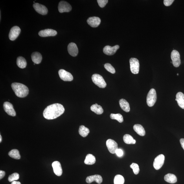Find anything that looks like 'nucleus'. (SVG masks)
<instances>
[{"label": "nucleus", "instance_id": "e433bc0d", "mask_svg": "<svg viewBox=\"0 0 184 184\" xmlns=\"http://www.w3.org/2000/svg\"><path fill=\"white\" fill-rule=\"evenodd\" d=\"M174 0H164V4L166 6H169L172 5Z\"/></svg>", "mask_w": 184, "mask_h": 184}, {"label": "nucleus", "instance_id": "5701e85b", "mask_svg": "<svg viewBox=\"0 0 184 184\" xmlns=\"http://www.w3.org/2000/svg\"><path fill=\"white\" fill-rule=\"evenodd\" d=\"M134 130L138 134L141 136H144L145 135L146 132L143 127L141 125L136 124L133 126Z\"/></svg>", "mask_w": 184, "mask_h": 184}, {"label": "nucleus", "instance_id": "f3484780", "mask_svg": "<svg viewBox=\"0 0 184 184\" xmlns=\"http://www.w3.org/2000/svg\"><path fill=\"white\" fill-rule=\"evenodd\" d=\"M101 19L99 17H90L87 19V22L93 27H97L101 23Z\"/></svg>", "mask_w": 184, "mask_h": 184}, {"label": "nucleus", "instance_id": "a878e982", "mask_svg": "<svg viewBox=\"0 0 184 184\" xmlns=\"http://www.w3.org/2000/svg\"><path fill=\"white\" fill-rule=\"evenodd\" d=\"M96 158L93 155L88 154L85 160L84 163L87 165H91L95 164L96 162Z\"/></svg>", "mask_w": 184, "mask_h": 184}, {"label": "nucleus", "instance_id": "a19ab883", "mask_svg": "<svg viewBox=\"0 0 184 184\" xmlns=\"http://www.w3.org/2000/svg\"><path fill=\"white\" fill-rule=\"evenodd\" d=\"M11 184H21V183L19 181H13Z\"/></svg>", "mask_w": 184, "mask_h": 184}, {"label": "nucleus", "instance_id": "f8f14e48", "mask_svg": "<svg viewBox=\"0 0 184 184\" xmlns=\"http://www.w3.org/2000/svg\"><path fill=\"white\" fill-rule=\"evenodd\" d=\"M3 107L4 110L8 115L13 117L16 116V112L14 109V106L11 103L8 102L4 103Z\"/></svg>", "mask_w": 184, "mask_h": 184}, {"label": "nucleus", "instance_id": "37998d69", "mask_svg": "<svg viewBox=\"0 0 184 184\" xmlns=\"http://www.w3.org/2000/svg\"><path fill=\"white\" fill-rule=\"evenodd\" d=\"M177 75H179L178 73L177 74Z\"/></svg>", "mask_w": 184, "mask_h": 184}, {"label": "nucleus", "instance_id": "cd10ccee", "mask_svg": "<svg viewBox=\"0 0 184 184\" xmlns=\"http://www.w3.org/2000/svg\"><path fill=\"white\" fill-rule=\"evenodd\" d=\"M79 134L83 137H86L89 134L90 131L89 129L86 127L84 126H80L78 131Z\"/></svg>", "mask_w": 184, "mask_h": 184}, {"label": "nucleus", "instance_id": "72a5a7b5", "mask_svg": "<svg viewBox=\"0 0 184 184\" xmlns=\"http://www.w3.org/2000/svg\"><path fill=\"white\" fill-rule=\"evenodd\" d=\"M104 67L110 73L112 74H114L115 73V70L114 68L112 66L110 63H107L105 64Z\"/></svg>", "mask_w": 184, "mask_h": 184}, {"label": "nucleus", "instance_id": "f03ea898", "mask_svg": "<svg viewBox=\"0 0 184 184\" xmlns=\"http://www.w3.org/2000/svg\"><path fill=\"white\" fill-rule=\"evenodd\" d=\"M13 91L17 97L19 98H24L27 96L29 93L28 87L21 83H14L12 84Z\"/></svg>", "mask_w": 184, "mask_h": 184}, {"label": "nucleus", "instance_id": "b1692460", "mask_svg": "<svg viewBox=\"0 0 184 184\" xmlns=\"http://www.w3.org/2000/svg\"><path fill=\"white\" fill-rule=\"evenodd\" d=\"M91 109L92 111L98 115L102 114L104 113V109L102 106L97 104L92 105L91 107Z\"/></svg>", "mask_w": 184, "mask_h": 184}, {"label": "nucleus", "instance_id": "ea45409f", "mask_svg": "<svg viewBox=\"0 0 184 184\" xmlns=\"http://www.w3.org/2000/svg\"><path fill=\"white\" fill-rule=\"evenodd\" d=\"M180 143L181 144L182 147L183 148L184 150V139H181L180 140Z\"/></svg>", "mask_w": 184, "mask_h": 184}, {"label": "nucleus", "instance_id": "9b49d317", "mask_svg": "<svg viewBox=\"0 0 184 184\" xmlns=\"http://www.w3.org/2000/svg\"><path fill=\"white\" fill-rule=\"evenodd\" d=\"M106 145L109 152L112 154L115 153L116 151L118 149L117 143L113 139H109L107 140Z\"/></svg>", "mask_w": 184, "mask_h": 184}, {"label": "nucleus", "instance_id": "9d476101", "mask_svg": "<svg viewBox=\"0 0 184 184\" xmlns=\"http://www.w3.org/2000/svg\"><path fill=\"white\" fill-rule=\"evenodd\" d=\"M21 31V29L18 26H14L12 27L9 35L10 40L12 41L15 40L19 35Z\"/></svg>", "mask_w": 184, "mask_h": 184}, {"label": "nucleus", "instance_id": "20e7f679", "mask_svg": "<svg viewBox=\"0 0 184 184\" xmlns=\"http://www.w3.org/2000/svg\"><path fill=\"white\" fill-rule=\"evenodd\" d=\"M93 82L100 88H105L106 86V84L103 77L97 74H93L92 76Z\"/></svg>", "mask_w": 184, "mask_h": 184}, {"label": "nucleus", "instance_id": "ddd939ff", "mask_svg": "<svg viewBox=\"0 0 184 184\" xmlns=\"http://www.w3.org/2000/svg\"><path fill=\"white\" fill-rule=\"evenodd\" d=\"M33 6L34 10L39 14L45 15L47 14L48 12L47 9L44 5L38 3H35L34 4Z\"/></svg>", "mask_w": 184, "mask_h": 184}, {"label": "nucleus", "instance_id": "c756f323", "mask_svg": "<svg viewBox=\"0 0 184 184\" xmlns=\"http://www.w3.org/2000/svg\"><path fill=\"white\" fill-rule=\"evenodd\" d=\"M9 156L15 159H19L21 158V156L19 154V152L18 150H13L9 153Z\"/></svg>", "mask_w": 184, "mask_h": 184}, {"label": "nucleus", "instance_id": "7ed1b4c3", "mask_svg": "<svg viewBox=\"0 0 184 184\" xmlns=\"http://www.w3.org/2000/svg\"><path fill=\"white\" fill-rule=\"evenodd\" d=\"M157 96L156 91L154 89H151L149 91L147 97V103L148 106L152 107L154 106L157 101Z\"/></svg>", "mask_w": 184, "mask_h": 184}, {"label": "nucleus", "instance_id": "bb28decb", "mask_svg": "<svg viewBox=\"0 0 184 184\" xmlns=\"http://www.w3.org/2000/svg\"><path fill=\"white\" fill-rule=\"evenodd\" d=\"M17 66L21 69L25 68L27 65L25 59L22 56L19 57L17 59Z\"/></svg>", "mask_w": 184, "mask_h": 184}, {"label": "nucleus", "instance_id": "58836bf2", "mask_svg": "<svg viewBox=\"0 0 184 184\" xmlns=\"http://www.w3.org/2000/svg\"><path fill=\"white\" fill-rule=\"evenodd\" d=\"M5 172L3 170L0 171V179H1L5 176Z\"/></svg>", "mask_w": 184, "mask_h": 184}, {"label": "nucleus", "instance_id": "1a4fd4ad", "mask_svg": "<svg viewBox=\"0 0 184 184\" xmlns=\"http://www.w3.org/2000/svg\"><path fill=\"white\" fill-rule=\"evenodd\" d=\"M58 74L61 79L65 81H71L73 80V76L72 74L64 70H60Z\"/></svg>", "mask_w": 184, "mask_h": 184}, {"label": "nucleus", "instance_id": "412c9836", "mask_svg": "<svg viewBox=\"0 0 184 184\" xmlns=\"http://www.w3.org/2000/svg\"><path fill=\"white\" fill-rule=\"evenodd\" d=\"M120 106L121 108L124 111L126 112H129L130 110V105L129 103L126 100L122 98L119 101Z\"/></svg>", "mask_w": 184, "mask_h": 184}, {"label": "nucleus", "instance_id": "4c0bfd02", "mask_svg": "<svg viewBox=\"0 0 184 184\" xmlns=\"http://www.w3.org/2000/svg\"><path fill=\"white\" fill-rule=\"evenodd\" d=\"M116 154L119 157H121L123 155V151L120 149H118L116 151Z\"/></svg>", "mask_w": 184, "mask_h": 184}, {"label": "nucleus", "instance_id": "6e6552de", "mask_svg": "<svg viewBox=\"0 0 184 184\" xmlns=\"http://www.w3.org/2000/svg\"><path fill=\"white\" fill-rule=\"evenodd\" d=\"M72 9L71 5L66 1H61L59 3L58 11L61 13L69 12Z\"/></svg>", "mask_w": 184, "mask_h": 184}, {"label": "nucleus", "instance_id": "c85d7f7f", "mask_svg": "<svg viewBox=\"0 0 184 184\" xmlns=\"http://www.w3.org/2000/svg\"><path fill=\"white\" fill-rule=\"evenodd\" d=\"M123 139L124 143L128 144H134L136 142L135 140L134 139L131 135L128 134H125L124 136Z\"/></svg>", "mask_w": 184, "mask_h": 184}, {"label": "nucleus", "instance_id": "c9c22d12", "mask_svg": "<svg viewBox=\"0 0 184 184\" xmlns=\"http://www.w3.org/2000/svg\"><path fill=\"white\" fill-rule=\"evenodd\" d=\"M98 5L101 8H104L108 3L107 0H98L97 1Z\"/></svg>", "mask_w": 184, "mask_h": 184}, {"label": "nucleus", "instance_id": "2f4dec72", "mask_svg": "<svg viewBox=\"0 0 184 184\" xmlns=\"http://www.w3.org/2000/svg\"><path fill=\"white\" fill-rule=\"evenodd\" d=\"M124 179L121 175H117L115 176L114 179V184H124Z\"/></svg>", "mask_w": 184, "mask_h": 184}, {"label": "nucleus", "instance_id": "2eb2a0df", "mask_svg": "<svg viewBox=\"0 0 184 184\" xmlns=\"http://www.w3.org/2000/svg\"><path fill=\"white\" fill-rule=\"evenodd\" d=\"M57 32L52 29H47L40 31L39 32V36L41 37L54 36L56 35Z\"/></svg>", "mask_w": 184, "mask_h": 184}, {"label": "nucleus", "instance_id": "0eeeda50", "mask_svg": "<svg viewBox=\"0 0 184 184\" xmlns=\"http://www.w3.org/2000/svg\"><path fill=\"white\" fill-rule=\"evenodd\" d=\"M164 160L165 157L162 154L160 155L155 157L153 164V167L155 169L159 170L160 169L164 164Z\"/></svg>", "mask_w": 184, "mask_h": 184}, {"label": "nucleus", "instance_id": "423d86ee", "mask_svg": "<svg viewBox=\"0 0 184 184\" xmlns=\"http://www.w3.org/2000/svg\"><path fill=\"white\" fill-rule=\"evenodd\" d=\"M171 58L174 66L175 67H179L181 64L180 55L179 52L176 50H173L171 54Z\"/></svg>", "mask_w": 184, "mask_h": 184}, {"label": "nucleus", "instance_id": "79ce46f5", "mask_svg": "<svg viewBox=\"0 0 184 184\" xmlns=\"http://www.w3.org/2000/svg\"><path fill=\"white\" fill-rule=\"evenodd\" d=\"M2 141V137L1 135H0V143Z\"/></svg>", "mask_w": 184, "mask_h": 184}, {"label": "nucleus", "instance_id": "473e14b6", "mask_svg": "<svg viewBox=\"0 0 184 184\" xmlns=\"http://www.w3.org/2000/svg\"><path fill=\"white\" fill-rule=\"evenodd\" d=\"M19 178V175L17 173H14L9 176L8 180L10 182H12L13 181H16Z\"/></svg>", "mask_w": 184, "mask_h": 184}, {"label": "nucleus", "instance_id": "39448f33", "mask_svg": "<svg viewBox=\"0 0 184 184\" xmlns=\"http://www.w3.org/2000/svg\"><path fill=\"white\" fill-rule=\"evenodd\" d=\"M130 70L134 74L139 73V60L134 58H131L130 60Z\"/></svg>", "mask_w": 184, "mask_h": 184}, {"label": "nucleus", "instance_id": "4468645a", "mask_svg": "<svg viewBox=\"0 0 184 184\" xmlns=\"http://www.w3.org/2000/svg\"><path fill=\"white\" fill-rule=\"evenodd\" d=\"M119 48V46L118 45H116L113 47L107 45L104 47L103 49V52L107 55H112L116 53Z\"/></svg>", "mask_w": 184, "mask_h": 184}, {"label": "nucleus", "instance_id": "7c9ffc66", "mask_svg": "<svg viewBox=\"0 0 184 184\" xmlns=\"http://www.w3.org/2000/svg\"><path fill=\"white\" fill-rule=\"evenodd\" d=\"M110 118L111 119L117 120L120 123H122L124 121L123 117L120 114H111L110 115Z\"/></svg>", "mask_w": 184, "mask_h": 184}, {"label": "nucleus", "instance_id": "4be33fe9", "mask_svg": "<svg viewBox=\"0 0 184 184\" xmlns=\"http://www.w3.org/2000/svg\"><path fill=\"white\" fill-rule=\"evenodd\" d=\"M176 101L179 106L181 108L184 109V95L181 92H178L176 95Z\"/></svg>", "mask_w": 184, "mask_h": 184}, {"label": "nucleus", "instance_id": "f257e3e1", "mask_svg": "<svg viewBox=\"0 0 184 184\" xmlns=\"http://www.w3.org/2000/svg\"><path fill=\"white\" fill-rule=\"evenodd\" d=\"M65 111L64 107L62 105L53 104L46 107L43 111V116L46 119H54L62 115Z\"/></svg>", "mask_w": 184, "mask_h": 184}, {"label": "nucleus", "instance_id": "f704fd0d", "mask_svg": "<svg viewBox=\"0 0 184 184\" xmlns=\"http://www.w3.org/2000/svg\"><path fill=\"white\" fill-rule=\"evenodd\" d=\"M131 168L132 169L133 172L135 175H137L139 173V165L135 163H132L130 166Z\"/></svg>", "mask_w": 184, "mask_h": 184}, {"label": "nucleus", "instance_id": "a211bd4d", "mask_svg": "<svg viewBox=\"0 0 184 184\" xmlns=\"http://www.w3.org/2000/svg\"><path fill=\"white\" fill-rule=\"evenodd\" d=\"M52 166L54 173L57 176H61L63 173V170L60 162L58 161H55L52 163Z\"/></svg>", "mask_w": 184, "mask_h": 184}, {"label": "nucleus", "instance_id": "393cba45", "mask_svg": "<svg viewBox=\"0 0 184 184\" xmlns=\"http://www.w3.org/2000/svg\"><path fill=\"white\" fill-rule=\"evenodd\" d=\"M165 180L168 183H174L177 181V178L175 175L168 174L166 175L164 178Z\"/></svg>", "mask_w": 184, "mask_h": 184}, {"label": "nucleus", "instance_id": "aec40b11", "mask_svg": "<svg viewBox=\"0 0 184 184\" xmlns=\"http://www.w3.org/2000/svg\"><path fill=\"white\" fill-rule=\"evenodd\" d=\"M31 58L33 62L37 64L40 63L42 59L41 54L38 52H33Z\"/></svg>", "mask_w": 184, "mask_h": 184}, {"label": "nucleus", "instance_id": "dca6fc26", "mask_svg": "<svg viewBox=\"0 0 184 184\" xmlns=\"http://www.w3.org/2000/svg\"><path fill=\"white\" fill-rule=\"evenodd\" d=\"M68 50L70 55L72 56L75 57L78 55V49L75 43L71 42L68 46Z\"/></svg>", "mask_w": 184, "mask_h": 184}, {"label": "nucleus", "instance_id": "6ab92c4d", "mask_svg": "<svg viewBox=\"0 0 184 184\" xmlns=\"http://www.w3.org/2000/svg\"><path fill=\"white\" fill-rule=\"evenodd\" d=\"M86 181L88 183H91L95 181L98 184H101L102 182L103 179L100 175H95L87 177Z\"/></svg>", "mask_w": 184, "mask_h": 184}]
</instances>
